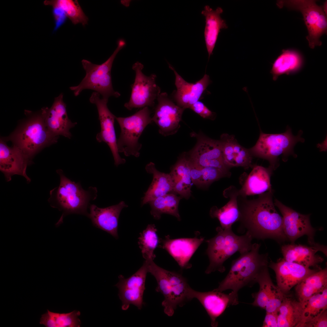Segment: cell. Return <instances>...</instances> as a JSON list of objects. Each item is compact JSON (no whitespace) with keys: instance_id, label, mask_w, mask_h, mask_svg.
I'll use <instances>...</instances> for the list:
<instances>
[{"instance_id":"15","label":"cell","mask_w":327,"mask_h":327,"mask_svg":"<svg viewBox=\"0 0 327 327\" xmlns=\"http://www.w3.org/2000/svg\"><path fill=\"white\" fill-rule=\"evenodd\" d=\"M157 100L152 122L159 127V132L167 136L176 133L179 129L185 110L175 103L165 92L160 93Z\"/></svg>"},{"instance_id":"17","label":"cell","mask_w":327,"mask_h":327,"mask_svg":"<svg viewBox=\"0 0 327 327\" xmlns=\"http://www.w3.org/2000/svg\"><path fill=\"white\" fill-rule=\"evenodd\" d=\"M268 266L275 272L277 286L284 294L310 275L319 269H311L280 258L276 262L271 261Z\"/></svg>"},{"instance_id":"36","label":"cell","mask_w":327,"mask_h":327,"mask_svg":"<svg viewBox=\"0 0 327 327\" xmlns=\"http://www.w3.org/2000/svg\"><path fill=\"white\" fill-rule=\"evenodd\" d=\"M43 3L45 5L51 6L53 8L61 10L74 25L81 23L84 26L88 23V18L77 0H45Z\"/></svg>"},{"instance_id":"8","label":"cell","mask_w":327,"mask_h":327,"mask_svg":"<svg viewBox=\"0 0 327 327\" xmlns=\"http://www.w3.org/2000/svg\"><path fill=\"white\" fill-rule=\"evenodd\" d=\"M302 134L300 130L297 136H294L288 127L285 132L280 134H267L261 131L256 143L249 150L253 156L268 160L269 166L274 170L277 167L279 156L285 158L290 155H295V146L298 142L304 141L301 137Z\"/></svg>"},{"instance_id":"44","label":"cell","mask_w":327,"mask_h":327,"mask_svg":"<svg viewBox=\"0 0 327 327\" xmlns=\"http://www.w3.org/2000/svg\"><path fill=\"white\" fill-rule=\"evenodd\" d=\"M262 327H278L277 312H266Z\"/></svg>"},{"instance_id":"2","label":"cell","mask_w":327,"mask_h":327,"mask_svg":"<svg viewBox=\"0 0 327 327\" xmlns=\"http://www.w3.org/2000/svg\"><path fill=\"white\" fill-rule=\"evenodd\" d=\"M60 177L59 185L50 191L48 201L51 206L62 212L56 226L62 223L64 218L71 214L82 215L88 217V209L91 201L97 196L96 187H90L85 190L80 183H75L67 178L61 169L56 170Z\"/></svg>"},{"instance_id":"5","label":"cell","mask_w":327,"mask_h":327,"mask_svg":"<svg viewBox=\"0 0 327 327\" xmlns=\"http://www.w3.org/2000/svg\"><path fill=\"white\" fill-rule=\"evenodd\" d=\"M154 259L145 260L148 272L155 278L157 284L156 289L164 297L162 303L165 313L169 316L174 314L177 306L182 307L193 298V290L186 279L181 274L164 269L157 266Z\"/></svg>"},{"instance_id":"20","label":"cell","mask_w":327,"mask_h":327,"mask_svg":"<svg viewBox=\"0 0 327 327\" xmlns=\"http://www.w3.org/2000/svg\"><path fill=\"white\" fill-rule=\"evenodd\" d=\"M31 160L20 149L13 145L10 147L2 138L0 140V170L7 181L11 180L14 175L25 177L27 181L31 179L27 175L26 170Z\"/></svg>"},{"instance_id":"3","label":"cell","mask_w":327,"mask_h":327,"mask_svg":"<svg viewBox=\"0 0 327 327\" xmlns=\"http://www.w3.org/2000/svg\"><path fill=\"white\" fill-rule=\"evenodd\" d=\"M27 118L9 136L2 138L10 141L31 160L43 148L56 143L58 136L51 133L46 126L43 108L38 113L26 111Z\"/></svg>"},{"instance_id":"27","label":"cell","mask_w":327,"mask_h":327,"mask_svg":"<svg viewBox=\"0 0 327 327\" xmlns=\"http://www.w3.org/2000/svg\"><path fill=\"white\" fill-rule=\"evenodd\" d=\"M223 12L220 7H218L214 10L209 6L206 5L201 13L205 19L204 35L209 59L215 47L220 29L228 28L226 21L220 16Z\"/></svg>"},{"instance_id":"30","label":"cell","mask_w":327,"mask_h":327,"mask_svg":"<svg viewBox=\"0 0 327 327\" xmlns=\"http://www.w3.org/2000/svg\"><path fill=\"white\" fill-rule=\"evenodd\" d=\"M174 184L173 191L188 199L191 196V179L189 160L185 154L172 167L170 173Z\"/></svg>"},{"instance_id":"38","label":"cell","mask_w":327,"mask_h":327,"mask_svg":"<svg viewBox=\"0 0 327 327\" xmlns=\"http://www.w3.org/2000/svg\"><path fill=\"white\" fill-rule=\"evenodd\" d=\"M190 163L192 183L199 187H206L214 181L230 176L220 169L197 166Z\"/></svg>"},{"instance_id":"43","label":"cell","mask_w":327,"mask_h":327,"mask_svg":"<svg viewBox=\"0 0 327 327\" xmlns=\"http://www.w3.org/2000/svg\"><path fill=\"white\" fill-rule=\"evenodd\" d=\"M327 310L324 311L321 314L311 321L307 324L305 327H327Z\"/></svg>"},{"instance_id":"31","label":"cell","mask_w":327,"mask_h":327,"mask_svg":"<svg viewBox=\"0 0 327 327\" xmlns=\"http://www.w3.org/2000/svg\"><path fill=\"white\" fill-rule=\"evenodd\" d=\"M327 286V269H322L306 277L295 286L299 301L302 303Z\"/></svg>"},{"instance_id":"40","label":"cell","mask_w":327,"mask_h":327,"mask_svg":"<svg viewBox=\"0 0 327 327\" xmlns=\"http://www.w3.org/2000/svg\"><path fill=\"white\" fill-rule=\"evenodd\" d=\"M259 286V291L252 294L254 300L252 304L265 309L271 288L273 283L270 278L268 267L266 268L259 276L257 280Z\"/></svg>"},{"instance_id":"9","label":"cell","mask_w":327,"mask_h":327,"mask_svg":"<svg viewBox=\"0 0 327 327\" xmlns=\"http://www.w3.org/2000/svg\"><path fill=\"white\" fill-rule=\"evenodd\" d=\"M148 107L141 108L134 114L126 117H116L121 132L117 140L119 153L127 157H138L142 145L139 139L146 127L152 123Z\"/></svg>"},{"instance_id":"23","label":"cell","mask_w":327,"mask_h":327,"mask_svg":"<svg viewBox=\"0 0 327 327\" xmlns=\"http://www.w3.org/2000/svg\"><path fill=\"white\" fill-rule=\"evenodd\" d=\"M323 248H325L321 245L308 246L291 243L283 245L281 250L283 258L285 260L309 268L320 269L321 268L319 264L323 261L324 259L316 253L321 251L326 255Z\"/></svg>"},{"instance_id":"18","label":"cell","mask_w":327,"mask_h":327,"mask_svg":"<svg viewBox=\"0 0 327 327\" xmlns=\"http://www.w3.org/2000/svg\"><path fill=\"white\" fill-rule=\"evenodd\" d=\"M169 68L175 75V84L176 90L173 94L176 104L186 109L189 108L194 103L199 101L211 81L209 76L205 74L200 80L195 83L186 81L177 72L173 67L168 63Z\"/></svg>"},{"instance_id":"33","label":"cell","mask_w":327,"mask_h":327,"mask_svg":"<svg viewBox=\"0 0 327 327\" xmlns=\"http://www.w3.org/2000/svg\"><path fill=\"white\" fill-rule=\"evenodd\" d=\"M302 314L301 302L287 296L277 312L278 327H298L302 320Z\"/></svg>"},{"instance_id":"28","label":"cell","mask_w":327,"mask_h":327,"mask_svg":"<svg viewBox=\"0 0 327 327\" xmlns=\"http://www.w3.org/2000/svg\"><path fill=\"white\" fill-rule=\"evenodd\" d=\"M238 191L233 186L227 189L225 194L230 198L228 202L220 209L214 206L210 210V216L218 220L223 229L232 228L233 224L239 220L240 214L237 202Z\"/></svg>"},{"instance_id":"16","label":"cell","mask_w":327,"mask_h":327,"mask_svg":"<svg viewBox=\"0 0 327 327\" xmlns=\"http://www.w3.org/2000/svg\"><path fill=\"white\" fill-rule=\"evenodd\" d=\"M148 272L145 261L142 266L134 274L125 278L122 275L118 276L119 281L115 285L119 289L118 296L122 303V309L127 310L130 305L140 310L144 304L143 295Z\"/></svg>"},{"instance_id":"34","label":"cell","mask_w":327,"mask_h":327,"mask_svg":"<svg viewBox=\"0 0 327 327\" xmlns=\"http://www.w3.org/2000/svg\"><path fill=\"white\" fill-rule=\"evenodd\" d=\"M302 320L298 327L305 325L319 315L327 309V286L302 303Z\"/></svg>"},{"instance_id":"21","label":"cell","mask_w":327,"mask_h":327,"mask_svg":"<svg viewBox=\"0 0 327 327\" xmlns=\"http://www.w3.org/2000/svg\"><path fill=\"white\" fill-rule=\"evenodd\" d=\"M63 97V94L61 93L55 98L50 108H43L44 121L47 128L53 134L58 137L61 135L70 139L72 137L70 130L77 123L72 122L69 118Z\"/></svg>"},{"instance_id":"25","label":"cell","mask_w":327,"mask_h":327,"mask_svg":"<svg viewBox=\"0 0 327 327\" xmlns=\"http://www.w3.org/2000/svg\"><path fill=\"white\" fill-rule=\"evenodd\" d=\"M220 140L223 161L227 166L241 167L245 169L252 166L253 156L249 150L239 144L234 136L223 134Z\"/></svg>"},{"instance_id":"41","label":"cell","mask_w":327,"mask_h":327,"mask_svg":"<svg viewBox=\"0 0 327 327\" xmlns=\"http://www.w3.org/2000/svg\"><path fill=\"white\" fill-rule=\"evenodd\" d=\"M287 296L277 286L273 283L265 309L266 312H277L282 302Z\"/></svg>"},{"instance_id":"10","label":"cell","mask_w":327,"mask_h":327,"mask_svg":"<svg viewBox=\"0 0 327 327\" xmlns=\"http://www.w3.org/2000/svg\"><path fill=\"white\" fill-rule=\"evenodd\" d=\"M312 0H278L276 5L281 8L284 7L299 11L302 15L308 32L306 38L309 47L314 48L322 45L319 38L327 33L326 14L323 7L318 5Z\"/></svg>"},{"instance_id":"24","label":"cell","mask_w":327,"mask_h":327,"mask_svg":"<svg viewBox=\"0 0 327 327\" xmlns=\"http://www.w3.org/2000/svg\"><path fill=\"white\" fill-rule=\"evenodd\" d=\"M127 206L123 201L104 208L91 204L88 218L91 219L94 226L117 239L118 238L117 231L119 215L122 210Z\"/></svg>"},{"instance_id":"35","label":"cell","mask_w":327,"mask_h":327,"mask_svg":"<svg viewBox=\"0 0 327 327\" xmlns=\"http://www.w3.org/2000/svg\"><path fill=\"white\" fill-rule=\"evenodd\" d=\"M181 198L174 194L168 193L157 198L150 201V213L154 218L159 219L162 214H167L180 220L178 206Z\"/></svg>"},{"instance_id":"1","label":"cell","mask_w":327,"mask_h":327,"mask_svg":"<svg viewBox=\"0 0 327 327\" xmlns=\"http://www.w3.org/2000/svg\"><path fill=\"white\" fill-rule=\"evenodd\" d=\"M240 213L239 231L248 233L253 239H271L279 243L287 240L283 230V220L276 211L272 199V191L248 200L238 196Z\"/></svg>"},{"instance_id":"22","label":"cell","mask_w":327,"mask_h":327,"mask_svg":"<svg viewBox=\"0 0 327 327\" xmlns=\"http://www.w3.org/2000/svg\"><path fill=\"white\" fill-rule=\"evenodd\" d=\"M204 240L203 237H196L171 239L167 236L160 240V247L168 252L181 269H187L191 267L190 260Z\"/></svg>"},{"instance_id":"14","label":"cell","mask_w":327,"mask_h":327,"mask_svg":"<svg viewBox=\"0 0 327 327\" xmlns=\"http://www.w3.org/2000/svg\"><path fill=\"white\" fill-rule=\"evenodd\" d=\"M274 203L282 215L283 231L287 240L294 243L297 239L306 235L311 246L318 245L314 240L316 230L311 224L309 215L300 213L277 199Z\"/></svg>"},{"instance_id":"6","label":"cell","mask_w":327,"mask_h":327,"mask_svg":"<svg viewBox=\"0 0 327 327\" xmlns=\"http://www.w3.org/2000/svg\"><path fill=\"white\" fill-rule=\"evenodd\" d=\"M216 230V235L206 241L208 245L206 253L210 261L205 271L207 274L216 271L224 272L225 261L236 252L241 254L250 251L253 246V239L247 233L238 236L232 228L224 229L220 226L217 227Z\"/></svg>"},{"instance_id":"4","label":"cell","mask_w":327,"mask_h":327,"mask_svg":"<svg viewBox=\"0 0 327 327\" xmlns=\"http://www.w3.org/2000/svg\"><path fill=\"white\" fill-rule=\"evenodd\" d=\"M260 244H253L250 251L240 254L233 260L228 273L215 289L222 292L231 289L238 293L244 286H252L256 283L259 275L268 267V254H260Z\"/></svg>"},{"instance_id":"26","label":"cell","mask_w":327,"mask_h":327,"mask_svg":"<svg viewBox=\"0 0 327 327\" xmlns=\"http://www.w3.org/2000/svg\"><path fill=\"white\" fill-rule=\"evenodd\" d=\"M273 170L270 167L265 168L260 166H255L242 187L238 190V196L246 197L272 190L270 177Z\"/></svg>"},{"instance_id":"11","label":"cell","mask_w":327,"mask_h":327,"mask_svg":"<svg viewBox=\"0 0 327 327\" xmlns=\"http://www.w3.org/2000/svg\"><path fill=\"white\" fill-rule=\"evenodd\" d=\"M144 65L137 61L132 66L135 73L129 101L124 104L129 110L145 107H153L155 101L160 93V89L156 84V75L151 74L147 76L142 72Z\"/></svg>"},{"instance_id":"12","label":"cell","mask_w":327,"mask_h":327,"mask_svg":"<svg viewBox=\"0 0 327 327\" xmlns=\"http://www.w3.org/2000/svg\"><path fill=\"white\" fill-rule=\"evenodd\" d=\"M197 139L194 147L187 157L190 163L200 167H212L221 169L229 176L230 167L224 163L223 157L221 143L201 133H192Z\"/></svg>"},{"instance_id":"13","label":"cell","mask_w":327,"mask_h":327,"mask_svg":"<svg viewBox=\"0 0 327 327\" xmlns=\"http://www.w3.org/2000/svg\"><path fill=\"white\" fill-rule=\"evenodd\" d=\"M108 100L101 98L100 94L95 91L92 93L89 98L90 102L97 107L100 122L101 130L96 135V140L99 143L104 142L107 144L112 153L114 164L118 166L125 163L126 160L119 155L114 127L116 116L108 108Z\"/></svg>"},{"instance_id":"42","label":"cell","mask_w":327,"mask_h":327,"mask_svg":"<svg viewBox=\"0 0 327 327\" xmlns=\"http://www.w3.org/2000/svg\"><path fill=\"white\" fill-rule=\"evenodd\" d=\"M190 109L203 118L213 119L214 113L201 101H198L196 102Z\"/></svg>"},{"instance_id":"32","label":"cell","mask_w":327,"mask_h":327,"mask_svg":"<svg viewBox=\"0 0 327 327\" xmlns=\"http://www.w3.org/2000/svg\"><path fill=\"white\" fill-rule=\"evenodd\" d=\"M282 51L273 63L270 71L274 81L282 75L296 72L303 64L302 57L298 52L289 50H283Z\"/></svg>"},{"instance_id":"29","label":"cell","mask_w":327,"mask_h":327,"mask_svg":"<svg viewBox=\"0 0 327 327\" xmlns=\"http://www.w3.org/2000/svg\"><path fill=\"white\" fill-rule=\"evenodd\" d=\"M147 173L153 175L152 182L145 193L142 201V206L158 197L173 191L174 184L170 173L160 172L155 164L150 162L145 167Z\"/></svg>"},{"instance_id":"7","label":"cell","mask_w":327,"mask_h":327,"mask_svg":"<svg viewBox=\"0 0 327 327\" xmlns=\"http://www.w3.org/2000/svg\"><path fill=\"white\" fill-rule=\"evenodd\" d=\"M125 44L124 40H119L117 42V47L113 53L101 64H93L85 59L82 60L83 67L86 72L85 75L79 84L70 87L75 96H78L85 89L94 90L99 93L102 97L104 99H108L112 96L117 98L121 96L120 94L115 91L113 88L111 72L112 64L117 54Z\"/></svg>"},{"instance_id":"19","label":"cell","mask_w":327,"mask_h":327,"mask_svg":"<svg viewBox=\"0 0 327 327\" xmlns=\"http://www.w3.org/2000/svg\"><path fill=\"white\" fill-rule=\"evenodd\" d=\"M193 298L197 299L204 308L211 320V326L218 325L216 319L230 305L239 303L238 293L233 291L228 294L215 289L207 292H200L193 290Z\"/></svg>"},{"instance_id":"45","label":"cell","mask_w":327,"mask_h":327,"mask_svg":"<svg viewBox=\"0 0 327 327\" xmlns=\"http://www.w3.org/2000/svg\"><path fill=\"white\" fill-rule=\"evenodd\" d=\"M322 7H323V10H324L325 12V13L326 14H327V1H326V2H325V3H324L323 6Z\"/></svg>"},{"instance_id":"37","label":"cell","mask_w":327,"mask_h":327,"mask_svg":"<svg viewBox=\"0 0 327 327\" xmlns=\"http://www.w3.org/2000/svg\"><path fill=\"white\" fill-rule=\"evenodd\" d=\"M79 311L74 310L68 313L47 312L41 315L40 324L46 327H79L81 323L78 316Z\"/></svg>"},{"instance_id":"39","label":"cell","mask_w":327,"mask_h":327,"mask_svg":"<svg viewBox=\"0 0 327 327\" xmlns=\"http://www.w3.org/2000/svg\"><path fill=\"white\" fill-rule=\"evenodd\" d=\"M157 229L154 224H149L140 233L139 237L138 244L142 255L145 260L155 257L154 251L159 242Z\"/></svg>"}]
</instances>
